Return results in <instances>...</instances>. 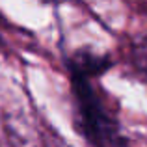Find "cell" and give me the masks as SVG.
I'll return each instance as SVG.
<instances>
[{
	"mask_svg": "<svg viewBox=\"0 0 147 147\" xmlns=\"http://www.w3.org/2000/svg\"><path fill=\"white\" fill-rule=\"evenodd\" d=\"M134 61L138 69L147 76V36L134 45Z\"/></svg>",
	"mask_w": 147,
	"mask_h": 147,
	"instance_id": "obj_3",
	"label": "cell"
},
{
	"mask_svg": "<svg viewBox=\"0 0 147 147\" xmlns=\"http://www.w3.org/2000/svg\"><path fill=\"white\" fill-rule=\"evenodd\" d=\"M110 65L108 58L93 54L90 50H82V52H76L75 56L69 60V67H71V75L76 76H84V78H90L93 75H99L104 69Z\"/></svg>",
	"mask_w": 147,
	"mask_h": 147,
	"instance_id": "obj_2",
	"label": "cell"
},
{
	"mask_svg": "<svg viewBox=\"0 0 147 147\" xmlns=\"http://www.w3.org/2000/svg\"><path fill=\"white\" fill-rule=\"evenodd\" d=\"M78 125L84 136L97 147H119V127L102 104L90 78L71 75Z\"/></svg>",
	"mask_w": 147,
	"mask_h": 147,
	"instance_id": "obj_1",
	"label": "cell"
}]
</instances>
